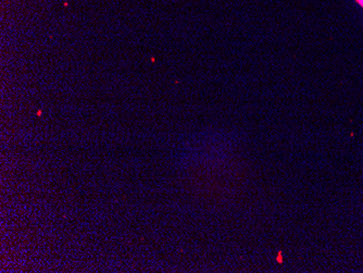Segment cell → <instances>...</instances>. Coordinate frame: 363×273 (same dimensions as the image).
Here are the masks:
<instances>
[{
    "instance_id": "6da1fadb",
    "label": "cell",
    "mask_w": 363,
    "mask_h": 273,
    "mask_svg": "<svg viewBox=\"0 0 363 273\" xmlns=\"http://www.w3.org/2000/svg\"><path fill=\"white\" fill-rule=\"evenodd\" d=\"M356 3L360 5L361 8L363 9V0H356Z\"/></svg>"
}]
</instances>
